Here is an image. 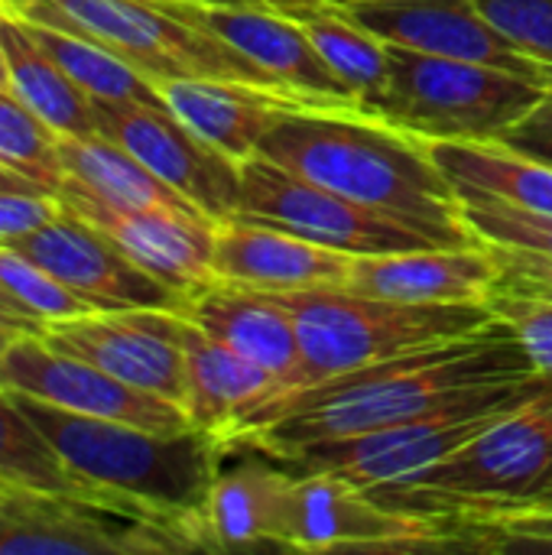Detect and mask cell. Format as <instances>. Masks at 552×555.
<instances>
[{
	"instance_id": "obj_1",
	"label": "cell",
	"mask_w": 552,
	"mask_h": 555,
	"mask_svg": "<svg viewBox=\"0 0 552 555\" xmlns=\"http://www.w3.org/2000/svg\"><path fill=\"white\" fill-rule=\"evenodd\" d=\"M537 374L521 338L504 325L436 341L358 371L335 374L329 380L280 393L221 446H254L273 459H283L303 446L390 429L420 420L462 393Z\"/></svg>"
},
{
	"instance_id": "obj_2",
	"label": "cell",
	"mask_w": 552,
	"mask_h": 555,
	"mask_svg": "<svg viewBox=\"0 0 552 555\" xmlns=\"http://www.w3.org/2000/svg\"><path fill=\"white\" fill-rule=\"evenodd\" d=\"M260 156L358 205L384 211L442 247H475L462 202L426 140L368 114L290 111L260 140Z\"/></svg>"
},
{
	"instance_id": "obj_3",
	"label": "cell",
	"mask_w": 552,
	"mask_h": 555,
	"mask_svg": "<svg viewBox=\"0 0 552 555\" xmlns=\"http://www.w3.org/2000/svg\"><path fill=\"white\" fill-rule=\"evenodd\" d=\"M13 397L85 485L127 514L179 533L192 553H211L205 501L224 459V449L211 433L195 426L156 433L117 420L68 413L23 393Z\"/></svg>"
},
{
	"instance_id": "obj_4",
	"label": "cell",
	"mask_w": 552,
	"mask_h": 555,
	"mask_svg": "<svg viewBox=\"0 0 552 555\" xmlns=\"http://www.w3.org/2000/svg\"><path fill=\"white\" fill-rule=\"evenodd\" d=\"M552 465V390L501 416L429 472L368 491L384 507L436 517L485 520L530 507V494Z\"/></svg>"
},
{
	"instance_id": "obj_5",
	"label": "cell",
	"mask_w": 552,
	"mask_h": 555,
	"mask_svg": "<svg viewBox=\"0 0 552 555\" xmlns=\"http://www.w3.org/2000/svg\"><path fill=\"white\" fill-rule=\"evenodd\" d=\"M277 296L296 319L306 387L436 341L475 335L495 322L491 309L478 302H400L332 286Z\"/></svg>"
},
{
	"instance_id": "obj_6",
	"label": "cell",
	"mask_w": 552,
	"mask_h": 555,
	"mask_svg": "<svg viewBox=\"0 0 552 555\" xmlns=\"http://www.w3.org/2000/svg\"><path fill=\"white\" fill-rule=\"evenodd\" d=\"M550 390L552 384L540 374L485 384L420 420L377 433L312 442L283 455L280 462L296 475H335L361 491L400 485L446 462L501 416L527 406Z\"/></svg>"
},
{
	"instance_id": "obj_7",
	"label": "cell",
	"mask_w": 552,
	"mask_h": 555,
	"mask_svg": "<svg viewBox=\"0 0 552 555\" xmlns=\"http://www.w3.org/2000/svg\"><path fill=\"white\" fill-rule=\"evenodd\" d=\"M387 59L390 85L377 120L420 140L498 143L550 91L498 65L390 42Z\"/></svg>"
},
{
	"instance_id": "obj_8",
	"label": "cell",
	"mask_w": 552,
	"mask_h": 555,
	"mask_svg": "<svg viewBox=\"0 0 552 555\" xmlns=\"http://www.w3.org/2000/svg\"><path fill=\"white\" fill-rule=\"evenodd\" d=\"M13 16L85 36L153 85L172 78H234L286 94L267 72L224 39L182 20L166 0H33Z\"/></svg>"
},
{
	"instance_id": "obj_9",
	"label": "cell",
	"mask_w": 552,
	"mask_h": 555,
	"mask_svg": "<svg viewBox=\"0 0 552 555\" xmlns=\"http://www.w3.org/2000/svg\"><path fill=\"white\" fill-rule=\"evenodd\" d=\"M247 218L293 231L312 244H322L338 254L368 257V254H403L442 247L429 234L358 205L280 163L254 153L241 163V211Z\"/></svg>"
},
{
	"instance_id": "obj_10",
	"label": "cell",
	"mask_w": 552,
	"mask_h": 555,
	"mask_svg": "<svg viewBox=\"0 0 552 555\" xmlns=\"http://www.w3.org/2000/svg\"><path fill=\"white\" fill-rule=\"evenodd\" d=\"M179 553H192L179 533L91 498L26 488L0 494V555Z\"/></svg>"
},
{
	"instance_id": "obj_11",
	"label": "cell",
	"mask_w": 552,
	"mask_h": 555,
	"mask_svg": "<svg viewBox=\"0 0 552 555\" xmlns=\"http://www.w3.org/2000/svg\"><path fill=\"white\" fill-rule=\"evenodd\" d=\"M293 553H459V524L384 507L335 475H299Z\"/></svg>"
},
{
	"instance_id": "obj_12",
	"label": "cell",
	"mask_w": 552,
	"mask_h": 555,
	"mask_svg": "<svg viewBox=\"0 0 552 555\" xmlns=\"http://www.w3.org/2000/svg\"><path fill=\"white\" fill-rule=\"evenodd\" d=\"M98 133L133 153L215 224L241 211V163L192 133L166 104L94 101Z\"/></svg>"
},
{
	"instance_id": "obj_13",
	"label": "cell",
	"mask_w": 552,
	"mask_h": 555,
	"mask_svg": "<svg viewBox=\"0 0 552 555\" xmlns=\"http://www.w3.org/2000/svg\"><path fill=\"white\" fill-rule=\"evenodd\" d=\"M0 387L68 413L117 420L156 433H179L192 426L182 406L130 387L85 358L52 348L42 335H20L7 348L0 358Z\"/></svg>"
},
{
	"instance_id": "obj_14",
	"label": "cell",
	"mask_w": 552,
	"mask_h": 555,
	"mask_svg": "<svg viewBox=\"0 0 552 555\" xmlns=\"http://www.w3.org/2000/svg\"><path fill=\"white\" fill-rule=\"evenodd\" d=\"M166 3L192 26L224 39L231 49H238L247 62L267 72L290 98L303 101L306 107L364 114L358 98L332 72V65L322 59V52L316 49V42L309 39L299 20L273 10L211 3V0H166Z\"/></svg>"
},
{
	"instance_id": "obj_15",
	"label": "cell",
	"mask_w": 552,
	"mask_h": 555,
	"mask_svg": "<svg viewBox=\"0 0 552 555\" xmlns=\"http://www.w3.org/2000/svg\"><path fill=\"white\" fill-rule=\"evenodd\" d=\"M0 247H13L16 254L29 257L33 263L49 270L59 283H65L78 299L91 302L98 312H120V309L185 312L189 302L185 293L140 270L114 241H107L98 228H91L88 221H81L65 208L42 228Z\"/></svg>"
},
{
	"instance_id": "obj_16",
	"label": "cell",
	"mask_w": 552,
	"mask_h": 555,
	"mask_svg": "<svg viewBox=\"0 0 552 555\" xmlns=\"http://www.w3.org/2000/svg\"><path fill=\"white\" fill-rule=\"evenodd\" d=\"M42 338L117 380L156 393L176 406L185 403V351L182 312L169 309H120L88 312L78 319L52 322Z\"/></svg>"
},
{
	"instance_id": "obj_17",
	"label": "cell",
	"mask_w": 552,
	"mask_h": 555,
	"mask_svg": "<svg viewBox=\"0 0 552 555\" xmlns=\"http://www.w3.org/2000/svg\"><path fill=\"white\" fill-rule=\"evenodd\" d=\"M325 3L390 46L498 65L552 91V68L514 49L482 16L475 0H325Z\"/></svg>"
},
{
	"instance_id": "obj_18",
	"label": "cell",
	"mask_w": 552,
	"mask_h": 555,
	"mask_svg": "<svg viewBox=\"0 0 552 555\" xmlns=\"http://www.w3.org/2000/svg\"><path fill=\"white\" fill-rule=\"evenodd\" d=\"M59 202L65 211L78 215L114 241L140 270L153 273L179 293H195L211 283V254H215V221L205 215H182L163 208H124L104 202L85 185L62 179Z\"/></svg>"
},
{
	"instance_id": "obj_19",
	"label": "cell",
	"mask_w": 552,
	"mask_h": 555,
	"mask_svg": "<svg viewBox=\"0 0 552 555\" xmlns=\"http://www.w3.org/2000/svg\"><path fill=\"white\" fill-rule=\"evenodd\" d=\"M224 452H238L241 459L231 465L221 459L208 488L205 527L211 553L290 550L299 475L254 446H234Z\"/></svg>"
},
{
	"instance_id": "obj_20",
	"label": "cell",
	"mask_w": 552,
	"mask_h": 555,
	"mask_svg": "<svg viewBox=\"0 0 552 555\" xmlns=\"http://www.w3.org/2000/svg\"><path fill=\"white\" fill-rule=\"evenodd\" d=\"M355 257L312 244L277 224L234 215L215 228L211 273L224 283H241L270 293L345 289Z\"/></svg>"
},
{
	"instance_id": "obj_21",
	"label": "cell",
	"mask_w": 552,
	"mask_h": 555,
	"mask_svg": "<svg viewBox=\"0 0 552 555\" xmlns=\"http://www.w3.org/2000/svg\"><path fill=\"white\" fill-rule=\"evenodd\" d=\"M182 315L241 358L270 371L286 393L306 387L296 319L277 293L211 280L189 293Z\"/></svg>"
},
{
	"instance_id": "obj_22",
	"label": "cell",
	"mask_w": 552,
	"mask_h": 555,
	"mask_svg": "<svg viewBox=\"0 0 552 555\" xmlns=\"http://www.w3.org/2000/svg\"><path fill=\"white\" fill-rule=\"evenodd\" d=\"M501 283L495 254L485 244L475 247H426L403 254L355 257L345 289L400 299V302H439V306H488Z\"/></svg>"
},
{
	"instance_id": "obj_23",
	"label": "cell",
	"mask_w": 552,
	"mask_h": 555,
	"mask_svg": "<svg viewBox=\"0 0 552 555\" xmlns=\"http://www.w3.org/2000/svg\"><path fill=\"white\" fill-rule=\"evenodd\" d=\"M185 351V416L195 429L211 433L221 446L241 429L247 416L286 393V387L260 364L241 358L192 319L182 315Z\"/></svg>"
},
{
	"instance_id": "obj_24",
	"label": "cell",
	"mask_w": 552,
	"mask_h": 555,
	"mask_svg": "<svg viewBox=\"0 0 552 555\" xmlns=\"http://www.w3.org/2000/svg\"><path fill=\"white\" fill-rule=\"evenodd\" d=\"M163 104L205 143L244 163L257 153L264 133L290 111H312L280 91L234 78H172L156 85Z\"/></svg>"
},
{
	"instance_id": "obj_25",
	"label": "cell",
	"mask_w": 552,
	"mask_h": 555,
	"mask_svg": "<svg viewBox=\"0 0 552 555\" xmlns=\"http://www.w3.org/2000/svg\"><path fill=\"white\" fill-rule=\"evenodd\" d=\"M459 198H495L521 211L552 215V166L504 143L426 140Z\"/></svg>"
},
{
	"instance_id": "obj_26",
	"label": "cell",
	"mask_w": 552,
	"mask_h": 555,
	"mask_svg": "<svg viewBox=\"0 0 552 555\" xmlns=\"http://www.w3.org/2000/svg\"><path fill=\"white\" fill-rule=\"evenodd\" d=\"M0 46L7 62V88L39 114L59 137H94L98 117L94 101L81 91L62 65L39 46L29 23L0 13Z\"/></svg>"
},
{
	"instance_id": "obj_27",
	"label": "cell",
	"mask_w": 552,
	"mask_h": 555,
	"mask_svg": "<svg viewBox=\"0 0 552 555\" xmlns=\"http://www.w3.org/2000/svg\"><path fill=\"white\" fill-rule=\"evenodd\" d=\"M59 159H62L65 179L85 185L104 202H114L124 208H163V211L202 215L172 185H166L156 172H150L133 153H127L120 143L101 133L59 137Z\"/></svg>"
},
{
	"instance_id": "obj_28",
	"label": "cell",
	"mask_w": 552,
	"mask_h": 555,
	"mask_svg": "<svg viewBox=\"0 0 552 555\" xmlns=\"http://www.w3.org/2000/svg\"><path fill=\"white\" fill-rule=\"evenodd\" d=\"M309 39L332 65V72L348 85L368 117H381L387 85H390V59L387 42L358 26L355 20L342 16L332 7H322L309 20H303Z\"/></svg>"
},
{
	"instance_id": "obj_29",
	"label": "cell",
	"mask_w": 552,
	"mask_h": 555,
	"mask_svg": "<svg viewBox=\"0 0 552 555\" xmlns=\"http://www.w3.org/2000/svg\"><path fill=\"white\" fill-rule=\"evenodd\" d=\"M0 481L7 488L46 491V494H78L117 507L91 485H85L49 446V439L29 423L16 397L0 387ZM124 511V507H120Z\"/></svg>"
},
{
	"instance_id": "obj_30",
	"label": "cell",
	"mask_w": 552,
	"mask_h": 555,
	"mask_svg": "<svg viewBox=\"0 0 552 555\" xmlns=\"http://www.w3.org/2000/svg\"><path fill=\"white\" fill-rule=\"evenodd\" d=\"M26 23H29L33 36L39 39V46L62 65V72L81 91L91 94V101L163 104L159 88L146 75H140L133 65H127L124 59H117L111 49H104V46H98V42H91L85 36L55 29V26H42V23H33V20H26Z\"/></svg>"
},
{
	"instance_id": "obj_31",
	"label": "cell",
	"mask_w": 552,
	"mask_h": 555,
	"mask_svg": "<svg viewBox=\"0 0 552 555\" xmlns=\"http://www.w3.org/2000/svg\"><path fill=\"white\" fill-rule=\"evenodd\" d=\"M0 166L59 192L65 172L59 159V133L33 114L10 88H0Z\"/></svg>"
},
{
	"instance_id": "obj_32",
	"label": "cell",
	"mask_w": 552,
	"mask_h": 555,
	"mask_svg": "<svg viewBox=\"0 0 552 555\" xmlns=\"http://www.w3.org/2000/svg\"><path fill=\"white\" fill-rule=\"evenodd\" d=\"M0 289L16 306V312H23L42 328L52 322L98 312L91 302L78 299L65 283H59L49 270L16 254L13 247H0Z\"/></svg>"
},
{
	"instance_id": "obj_33",
	"label": "cell",
	"mask_w": 552,
	"mask_h": 555,
	"mask_svg": "<svg viewBox=\"0 0 552 555\" xmlns=\"http://www.w3.org/2000/svg\"><path fill=\"white\" fill-rule=\"evenodd\" d=\"M455 524L459 553H552V507H527Z\"/></svg>"
},
{
	"instance_id": "obj_34",
	"label": "cell",
	"mask_w": 552,
	"mask_h": 555,
	"mask_svg": "<svg viewBox=\"0 0 552 555\" xmlns=\"http://www.w3.org/2000/svg\"><path fill=\"white\" fill-rule=\"evenodd\" d=\"M462 221L478 244L521 247L552 257V215H534L495 198H459Z\"/></svg>"
},
{
	"instance_id": "obj_35",
	"label": "cell",
	"mask_w": 552,
	"mask_h": 555,
	"mask_svg": "<svg viewBox=\"0 0 552 555\" xmlns=\"http://www.w3.org/2000/svg\"><path fill=\"white\" fill-rule=\"evenodd\" d=\"M488 309L521 338L534 371L552 384V296L498 286L488 299Z\"/></svg>"
},
{
	"instance_id": "obj_36",
	"label": "cell",
	"mask_w": 552,
	"mask_h": 555,
	"mask_svg": "<svg viewBox=\"0 0 552 555\" xmlns=\"http://www.w3.org/2000/svg\"><path fill=\"white\" fill-rule=\"evenodd\" d=\"M475 7L514 49L552 68V0H475Z\"/></svg>"
},
{
	"instance_id": "obj_37",
	"label": "cell",
	"mask_w": 552,
	"mask_h": 555,
	"mask_svg": "<svg viewBox=\"0 0 552 555\" xmlns=\"http://www.w3.org/2000/svg\"><path fill=\"white\" fill-rule=\"evenodd\" d=\"M62 211L55 192H13L0 189V244H10Z\"/></svg>"
},
{
	"instance_id": "obj_38",
	"label": "cell",
	"mask_w": 552,
	"mask_h": 555,
	"mask_svg": "<svg viewBox=\"0 0 552 555\" xmlns=\"http://www.w3.org/2000/svg\"><path fill=\"white\" fill-rule=\"evenodd\" d=\"M501 270V289H521V293H540L552 296V257L550 254H534L521 247H501V244H485Z\"/></svg>"
},
{
	"instance_id": "obj_39",
	"label": "cell",
	"mask_w": 552,
	"mask_h": 555,
	"mask_svg": "<svg viewBox=\"0 0 552 555\" xmlns=\"http://www.w3.org/2000/svg\"><path fill=\"white\" fill-rule=\"evenodd\" d=\"M498 143L552 166V91H547V98L524 120H517Z\"/></svg>"
},
{
	"instance_id": "obj_40",
	"label": "cell",
	"mask_w": 552,
	"mask_h": 555,
	"mask_svg": "<svg viewBox=\"0 0 552 555\" xmlns=\"http://www.w3.org/2000/svg\"><path fill=\"white\" fill-rule=\"evenodd\" d=\"M218 3H234V7H257V10H273L293 20H309L312 13H319L322 7H329L325 0H218Z\"/></svg>"
},
{
	"instance_id": "obj_41",
	"label": "cell",
	"mask_w": 552,
	"mask_h": 555,
	"mask_svg": "<svg viewBox=\"0 0 552 555\" xmlns=\"http://www.w3.org/2000/svg\"><path fill=\"white\" fill-rule=\"evenodd\" d=\"M39 332H42L39 325H33V322H26V319L10 315V312L0 309V358L7 354V348H10L20 335H39Z\"/></svg>"
},
{
	"instance_id": "obj_42",
	"label": "cell",
	"mask_w": 552,
	"mask_h": 555,
	"mask_svg": "<svg viewBox=\"0 0 552 555\" xmlns=\"http://www.w3.org/2000/svg\"><path fill=\"white\" fill-rule=\"evenodd\" d=\"M0 189H13V192H49V189L36 185L33 179H26V176L7 169V166H0Z\"/></svg>"
},
{
	"instance_id": "obj_43",
	"label": "cell",
	"mask_w": 552,
	"mask_h": 555,
	"mask_svg": "<svg viewBox=\"0 0 552 555\" xmlns=\"http://www.w3.org/2000/svg\"><path fill=\"white\" fill-rule=\"evenodd\" d=\"M530 507H552V465L530 494Z\"/></svg>"
},
{
	"instance_id": "obj_44",
	"label": "cell",
	"mask_w": 552,
	"mask_h": 555,
	"mask_svg": "<svg viewBox=\"0 0 552 555\" xmlns=\"http://www.w3.org/2000/svg\"><path fill=\"white\" fill-rule=\"evenodd\" d=\"M0 309H3V312H10V315H20V319H26L23 312H16V306L7 299V293H3V289H0ZM26 322H33V319H26ZM33 325H36V322H33ZM39 328H42V325H39ZM39 335H42V332H39Z\"/></svg>"
},
{
	"instance_id": "obj_45",
	"label": "cell",
	"mask_w": 552,
	"mask_h": 555,
	"mask_svg": "<svg viewBox=\"0 0 552 555\" xmlns=\"http://www.w3.org/2000/svg\"><path fill=\"white\" fill-rule=\"evenodd\" d=\"M26 3H33V0H0V10L3 13H20Z\"/></svg>"
},
{
	"instance_id": "obj_46",
	"label": "cell",
	"mask_w": 552,
	"mask_h": 555,
	"mask_svg": "<svg viewBox=\"0 0 552 555\" xmlns=\"http://www.w3.org/2000/svg\"><path fill=\"white\" fill-rule=\"evenodd\" d=\"M3 13V10H0ZM0 88H7V62H3V46H0Z\"/></svg>"
},
{
	"instance_id": "obj_47",
	"label": "cell",
	"mask_w": 552,
	"mask_h": 555,
	"mask_svg": "<svg viewBox=\"0 0 552 555\" xmlns=\"http://www.w3.org/2000/svg\"><path fill=\"white\" fill-rule=\"evenodd\" d=\"M3 491H7V485H3V481H0V494H3Z\"/></svg>"
},
{
	"instance_id": "obj_48",
	"label": "cell",
	"mask_w": 552,
	"mask_h": 555,
	"mask_svg": "<svg viewBox=\"0 0 552 555\" xmlns=\"http://www.w3.org/2000/svg\"><path fill=\"white\" fill-rule=\"evenodd\" d=\"M211 3H218V0H211Z\"/></svg>"
}]
</instances>
